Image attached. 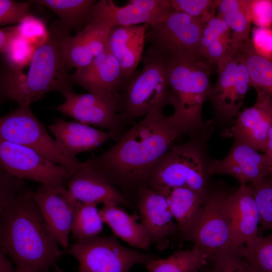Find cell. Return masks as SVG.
<instances>
[{
  "instance_id": "6da1fadb",
  "label": "cell",
  "mask_w": 272,
  "mask_h": 272,
  "mask_svg": "<svg viewBox=\"0 0 272 272\" xmlns=\"http://www.w3.org/2000/svg\"><path fill=\"white\" fill-rule=\"evenodd\" d=\"M185 134L172 114L154 110L124 132L110 148L84 162L114 185L138 189L175 140Z\"/></svg>"
},
{
  "instance_id": "7a4b0ae2",
  "label": "cell",
  "mask_w": 272,
  "mask_h": 272,
  "mask_svg": "<svg viewBox=\"0 0 272 272\" xmlns=\"http://www.w3.org/2000/svg\"><path fill=\"white\" fill-rule=\"evenodd\" d=\"M32 191L0 212V250L12 259L17 272H48L62 253Z\"/></svg>"
},
{
  "instance_id": "3957f363",
  "label": "cell",
  "mask_w": 272,
  "mask_h": 272,
  "mask_svg": "<svg viewBox=\"0 0 272 272\" xmlns=\"http://www.w3.org/2000/svg\"><path fill=\"white\" fill-rule=\"evenodd\" d=\"M70 32L59 20L53 21L47 39L35 49L28 72L8 69L2 75L1 100H14L19 106H26L50 92L63 95L73 91L74 84L68 74L70 68L62 51L63 40Z\"/></svg>"
},
{
  "instance_id": "277c9868",
  "label": "cell",
  "mask_w": 272,
  "mask_h": 272,
  "mask_svg": "<svg viewBox=\"0 0 272 272\" xmlns=\"http://www.w3.org/2000/svg\"><path fill=\"white\" fill-rule=\"evenodd\" d=\"M171 105L176 121L193 138L207 132L201 117L211 89L213 66L201 55H166Z\"/></svg>"
},
{
  "instance_id": "5b68a950",
  "label": "cell",
  "mask_w": 272,
  "mask_h": 272,
  "mask_svg": "<svg viewBox=\"0 0 272 272\" xmlns=\"http://www.w3.org/2000/svg\"><path fill=\"white\" fill-rule=\"evenodd\" d=\"M143 59L141 72L124 82L116 97L122 126L171 104L167 56L149 47Z\"/></svg>"
},
{
  "instance_id": "8992f818",
  "label": "cell",
  "mask_w": 272,
  "mask_h": 272,
  "mask_svg": "<svg viewBox=\"0 0 272 272\" xmlns=\"http://www.w3.org/2000/svg\"><path fill=\"white\" fill-rule=\"evenodd\" d=\"M207 167L198 145H173L155 165L144 184L157 189L188 187L207 195Z\"/></svg>"
},
{
  "instance_id": "52a82bcc",
  "label": "cell",
  "mask_w": 272,
  "mask_h": 272,
  "mask_svg": "<svg viewBox=\"0 0 272 272\" xmlns=\"http://www.w3.org/2000/svg\"><path fill=\"white\" fill-rule=\"evenodd\" d=\"M0 138L31 149L44 158L73 173L84 162L67 157L56 140L32 112L30 106L18 108L0 118Z\"/></svg>"
},
{
  "instance_id": "ba28073f",
  "label": "cell",
  "mask_w": 272,
  "mask_h": 272,
  "mask_svg": "<svg viewBox=\"0 0 272 272\" xmlns=\"http://www.w3.org/2000/svg\"><path fill=\"white\" fill-rule=\"evenodd\" d=\"M67 252L78 260L79 272H129L134 265L157 258L124 246L113 236L99 235L77 240Z\"/></svg>"
},
{
  "instance_id": "9c48e42d",
  "label": "cell",
  "mask_w": 272,
  "mask_h": 272,
  "mask_svg": "<svg viewBox=\"0 0 272 272\" xmlns=\"http://www.w3.org/2000/svg\"><path fill=\"white\" fill-rule=\"evenodd\" d=\"M225 194L209 191L200 219L186 239L203 251L210 262L236 254L231 225L224 206Z\"/></svg>"
},
{
  "instance_id": "30bf717a",
  "label": "cell",
  "mask_w": 272,
  "mask_h": 272,
  "mask_svg": "<svg viewBox=\"0 0 272 272\" xmlns=\"http://www.w3.org/2000/svg\"><path fill=\"white\" fill-rule=\"evenodd\" d=\"M205 24L173 10L161 22L148 25L146 41L150 47L166 55H201L200 42Z\"/></svg>"
},
{
  "instance_id": "8fae6325",
  "label": "cell",
  "mask_w": 272,
  "mask_h": 272,
  "mask_svg": "<svg viewBox=\"0 0 272 272\" xmlns=\"http://www.w3.org/2000/svg\"><path fill=\"white\" fill-rule=\"evenodd\" d=\"M1 169L41 185L67 188L73 173L27 147L0 138Z\"/></svg>"
},
{
  "instance_id": "7c38bea8",
  "label": "cell",
  "mask_w": 272,
  "mask_h": 272,
  "mask_svg": "<svg viewBox=\"0 0 272 272\" xmlns=\"http://www.w3.org/2000/svg\"><path fill=\"white\" fill-rule=\"evenodd\" d=\"M217 67V81L212 87L208 99L220 117L234 119L240 111L250 87L246 65L236 49L230 50Z\"/></svg>"
},
{
  "instance_id": "4fadbf2b",
  "label": "cell",
  "mask_w": 272,
  "mask_h": 272,
  "mask_svg": "<svg viewBox=\"0 0 272 272\" xmlns=\"http://www.w3.org/2000/svg\"><path fill=\"white\" fill-rule=\"evenodd\" d=\"M64 102L54 109L78 122L93 125L115 133L123 134L118 114L117 98L92 93L77 94L73 91L63 95Z\"/></svg>"
},
{
  "instance_id": "5bb4252c",
  "label": "cell",
  "mask_w": 272,
  "mask_h": 272,
  "mask_svg": "<svg viewBox=\"0 0 272 272\" xmlns=\"http://www.w3.org/2000/svg\"><path fill=\"white\" fill-rule=\"evenodd\" d=\"M141 223L151 243L163 250L169 245V238L179 231L170 210L166 195L146 184L137 189Z\"/></svg>"
},
{
  "instance_id": "9a60e30c",
  "label": "cell",
  "mask_w": 272,
  "mask_h": 272,
  "mask_svg": "<svg viewBox=\"0 0 272 272\" xmlns=\"http://www.w3.org/2000/svg\"><path fill=\"white\" fill-rule=\"evenodd\" d=\"M242 142L235 140L228 154L221 160L211 161L207 167L209 177L226 174L241 184L254 183L271 176L267 158L264 154Z\"/></svg>"
},
{
  "instance_id": "2e32d148",
  "label": "cell",
  "mask_w": 272,
  "mask_h": 272,
  "mask_svg": "<svg viewBox=\"0 0 272 272\" xmlns=\"http://www.w3.org/2000/svg\"><path fill=\"white\" fill-rule=\"evenodd\" d=\"M32 195L59 245L67 248L77 200L62 186L40 185Z\"/></svg>"
},
{
  "instance_id": "e0dca14e",
  "label": "cell",
  "mask_w": 272,
  "mask_h": 272,
  "mask_svg": "<svg viewBox=\"0 0 272 272\" xmlns=\"http://www.w3.org/2000/svg\"><path fill=\"white\" fill-rule=\"evenodd\" d=\"M224 203L231 225L234 247L237 251L258 236V209L251 187L247 184L240 185L233 193H225Z\"/></svg>"
},
{
  "instance_id": "ac0fdd59",
  "label": "cell",
  "mask_w": 272,
  "mask_h": 272,
  "mask_svg": "<svg viewBox=\"0 0 272 272\" xmlns=\"http://www.w3.org/2000/svg\"><path fill=\"white\" fill-rule=\"evenodd\" d=\"M70 77L89 93L110 98L117 97L124 82L121 66L108 49Z\"/></svg>"
},
{
  "instance_id": "d6986e66",
  "label": "cell",
  "mask_w": 272,
  "mask_h": 272,
  "mask_svg": "<svg viewBox=\"0 0 272 272\" xmlns=\"http://www.w3.org/2000/svg\"><path fill=\"white\" fill-rule=\"evenodd\" d=\"M84 165L72 174L67 189L73 196L82 203L129 206L125 196L100 172Z\"/></svg>"
},
{
  "instance_id": "ffe728a7",
  "label": "cell",
  "mask_w": 272,
  "mask_h": 272,
  "mask_svg": "<svg viewBox=\"0 0 272 272\" xmlns=\"http://www.w3.org/2000/svg\"><path fill=\"white\" fill-rule=\"evenodd\" d=\"M271 126L272 105L256 100L253 106L240 111L232 125L223 131V135L264 153Z\"/></svg>"
},
{
  "instance_id": "44dd1931",
  "label": "cell",
  "mask_w": 272,
  "mask_h": 272,
  "mask_svg": "<svg viewBox=\"0 0 272 272\" xmlns=\"http://www.w3.org/2000/svg\"><path fill=\"white\" fill-rule=\"evenodd\" d=\"M63 153L70 158L77 160V155L100 146L118 136L80 122L58 119L48 126Z\"/></svg>"
},
{
  "instance_id": "7402d4cb",
  "label": "cell",
  "mask_w": 272,
  "mask_h": 272,
  "mask_svg": "<svg viewBox=\"0 0 272 272\" xmlns=\"http://www.w3.org/2000/svg\"><path fill=\"white\" fill-rule=\"evenodd\" d=\"M148 25L115 26L109 32L108 49L119 62L124 82L134 76L142 58Z\"/></svg>"
},
{
  "instance_id": "603a6c76",
  "label": "cell",
  "mask_w": 272,
  "mask_h": 272,
  "mask_svg": "<svg viewBox=\"0 0 272 272\" xmlns=\"http://www.w3.org/2000/svg\"><path fill=\"white\" fill-rule=\"evenodd\" d=\"M167 16L152 13L140 5L136 0H130L123 7L116 5L111 0H101L94 5L88 22L102 23L111 28L143 24L153 25L164 20Z\"/></svg>"
},
{
  "instance_id": "cb8c5ba5",
  "label": "cell",
  "mask_w": 272,
  "mask_h": 272,
  "mask_svg": "<svg viewBox=\"0 0 272 272\" xmlns=\"http://www.w3.org/2000/svg\"><path fill=\"white\" fill-rule=\"evenodd\" d=\"M157 190L166 195L179 231L186 240L200 219L208 194L200 193L188 187Z\"/></svg>"
},
{
  "instance_id": "d4e9b609",
  "label": "cell",
  "mask_w": 272,
  "mask_h": 272,
  "mask_svg": "<svg viewBox=\"0 0 272 272\" xmlns=\"http://www.w3.org/2000/svg\"><path fill=\"white\" fill-rule=\"evenodd\" d=\"M100 212L104 222L116 236L135 248H149L150 237L142 223L137 222L138 216L129 215L114 204L104 205Z\"/></svg>"
},
{
  "instance_id": "484cf974",
  "label": "cell",
  "mask_w": 272,
  "mask_h": 272,
  "mask_svg": "<svg viewBox=\"0 0 272 272\" xmlns=\"http://www.w3.org/2000/svg\"><path fill=\"white\" fill-rule=\"evenodd\" d=\"M237 49L246 65L250 86L257 93L256 100L272 105V61L255 51L250 38L241 43Z\"/></svg>"
},
{
  "instance_id": "4316f807",
  "label": "cell",
  "mask_w": 272,
  "mask_h": 272,
  "mask_svg": "<svg viewBox=\"0 0 272 272\" xmlns=\"http://www.w3.org/2000/svg\"><path fill=\"white\" fill-rule=\"evenodd\" d=\"M252 0H222L218 7L219 17L229 26L232 33L231 50H236L250 38L252 22Z\"/></svg>"
},
{
  "instance_id": "83f0119b",
  "label": "cell",
  "mask_w": 272,
  "mask_h": 272,
  "mask_svg": "<svg viewBox=\"0 0 272 272\" xmlns=\"http://www.w3.org/2000/svg\"><path fill=\"white\" fill-rule=\"evenodd\" d=\"M232 33L226 22L218 16L204 26L200 42V55L213 66L231 50Z\"/></svg>"
},
{
  "instance_id": "f1b7e54d",
  "label": "cell",
  "mask_w": 272,
  "mask_h": 272,
  "mask_svg": "<svg viewBox=\"0 0 272 272\" xmlns=\"http://www.w3.org/2000/svg\"><path fill=\"white\" fill-rule=\"evenodd\" d=\"M208 261V255L193 246L190 250L176 251L166 258H157L145 265L148 272H198Z\"/></svg>"
},
{
  "instance_id": "f546056e",
  "label": "cell",
  "mask_w": 272,
  "mask_h": 272,
  "mask_svg": "<svg viewBox=\"0 0 272 272\" xmlns=\"http://www.w3.org/2000/svg\"><path fill=\"white\" fill-rule=\"evenodd\" d=\"M33 2L51 10L58 17L61 24L71 31L87 24L97 1L37 0Z\"/></svg>"
},
{
  "instance_id": "4dcf8cb0",
  "label": "cell",
  "mask_w": 272,
  "mask_h": 272,
  "mask_svg": "<svg viewBox=\"0 0 272 272\" xmlns=\"http://www.w3.org/2000/svg\"><path fill=\"white\" fill-rule=\"evenodd\" d=\"M96 204L77 201L73 214L71 232L77 240L99 235L104 223Z\"/></svg>"
},
{
  "instance_id": "1f68e13d",
  "label": "cell",
  "mask_w": 272,
  "mask_h": 272,
  "mask_svg": "<svg viewBox=\"0 0 272 272\" xmlns=\"http://www.w3.org/2000/svg\"><path fill=\"white\" fill-rule=\"evenodd\" d=\"M244 245L236 254L244 257L255 272H272V234L257 236Z\"/></svg>"
},
{
  "instance_id": "d6a6232c",
  "label": "cell",
  "mask_w": 272,
  "mask_h": 272,
  "mask_svg": "<svg viewBox=\"0 0 272 272\" xmlns=\"http://www.w3.org/2000/svg\"><path fill=\"white\" fill-rule=\"evenodd\" d=\"M62 51L65 61L71 69L77 70L87 67L93 61L94 57L89 47L79 32L72 36L70 34L64 38Z\"/></svg>"
},
{
  "instance_id": "836d02e7",
  "label": "cell",
  "mask_w": 272,
  "mask_h": 272,
  "mask_svg": "<svg viewBox=\"0 0 272 272\" xmlns=\"http://www.w3.org/2000/svg\"><path fill=\"white\" fill-rule=\"evenodd\" d=\"M260 216L259 230L272 231V176L250 183Z\"/></svg>"
},
{
  "instance_id": "e575fe53",
  "label": "cell",
  "mask_w": 272,
  "mask_h": 272,
  "mask_svg": "<svg viewBox=\"0 0 272 272\" xmlns=\"http://www.w3.org/2000/svg\"><path fill=\"white\" fill-rule=\"evenodd\" d=\"M174 11L181 12L206 24L215 17L220 1L213 0H169Z\"/></svg>"
},
{
  "instance_id": "d590c367",
  "label": "cell",
  "mask_w": 272,
  "mask_h": 272,
  "mask_svg": "<svg viewBox=\"0 0 272 272\" xmlns=\"http://www.w3.org/2000/svg\"><path fill=\"white\" fill-rule=\"evenodd\" d=\"M36 48L18 35L4 53L8 69L21 71L29 65Z\"/></svg>"
},
{
  "instance_id": "8d00e7d4",
  "label": "cell",
  "mask_w": 272,
  "mask_h": 272,
  "mask_svg": "<svg viewBox=\"0 0 272 272\" xmlns=\"http://www.w3.org/2000/svg\"><path fill=\"white\" fill-rule=\"evenodd\" d=\"M111 28L102 23L88 22L79 32L94 57L108 49V38Z\"/></svg>"
},
{
  "instance_id": "74e56055",
  "label": "cell",
  "mask_w": 272,
  "mask_h": 272,
  "mask_svg": "<svg viewBox=\"0 0 272 272\" xmlns=\"http://www.w3.org/2000/svg\"><path fill=\"white\" fill-rule=\"evenodd\" d=\"M28 189L24 179L1 169L0 212L8 207Z\"/></svg>"
},
{
  "instance_id": "f35d334b",
  "label": "cell",
  "mask_w": 272,
  "mask_h": 272,
  "mask_svg": "<svg viewBox=\"0 0 272 272\" xmlns=\"http://www.w3.org/2000/svg\"><path fill=\"white\" fill-rule=\"evenodd\" d=\"M17 26L19 35L36 48L48 37V30L44 22L32 14L27 16Z\"/></svg>"
},
{
  "instance_id": "ab89813d",
  "label": "cell",
  "mask_w": 272,
  "mask_h": 272,
  "mask_svg": "<svg viewBox=\"0 0 272 272\" xmlns=\"http://www.w3.org/2000/svg\"><path fill=\"white\" fill-rule=\"evenodd\" d=\"M33 1L19 3L12 0H0V25L19 24L31 15L30 6Z\"/></svg>"
},
{
  "instance_id": "60d3db41",
  "label": "cell",
  "mask_w": 272,
  "mask_h": 272,
  "mask_svg": "<svg viewBox=\"0 0 272 272\" xmlns=\"http://www.w3.org/2000/svg\"><path fill=\"white\" fill-rule=\"evenodd\" d=\"M209 272H255L243 257L232 254L210 262Z\"/></svg>"
},
{
  "instance_id": "b9f144b4",
  "label": "cell",
  "mask_w": 272,
  "mask_h": 272,
  "mask_svg": "<svg viewBox=\"0 0 272 272\" xmlns=\"http://www.w3.org/2000/svg\"><path fill=\"white\" fill-rule=\"evenodd\" d=\"M251 41L255 51L264 58L272 61V27H255Z\"/></svg>"
},
{
  "instance_id": "7bdbcfd3",
  "label": "cell",
  "mask_w": 272,
  "mask_h": 272,
  "mask_svg": "<svg viewBox=\"0 0 272 272\" xmlns=\"http://www.w3.org/2000/svg\"><path fill=\"white\" fill-rule=\"evenodd\" d=\"M251 12L257 27H272V0H252Z\"/></svg>"
},
{
  "instance_id": "ee69618b",
  "label": "cell",
  "mask_w": 272,
  "mask_h": 272,
  "mask_svg": "<svg viewBox=\"0 0 272 272\" xmlns=\"http://www.w3.org/2000/svg\"><path fill=\"white\" fill-rule=\"evenodd\" d=\"M19 35L18 26L2 27L0 29V51L4 54L12 40Z\"/></svg>"
},
{
  "instance_id": "f6af8a7d",
  "label": "cell",
  "mask_w": 272,
  "mask_h": 272,
  "mask_svg": "<svg viewBox=\"0 0 272 272\" xmlns=\"http://www.w3.org/2000/svg\"><path fill=\"white\" fill-rule=\"evenodd\" d=\"M0 272H17L7 255L0 250Z\"/></svg>"
},
{
  "instance_id": "bcb514c9",
  "label": "cell",
  "mask_w": 272,
  "mask_h": 272,
  "mask_svg": "<svg viewBox=\"0 0 272 272\" xmlns=\"http://www.w3.org/2000/svg\"><path fill=\"white\" fill-rule=\"evenodd\" d=\"M264 154L267 158L272 176V126L269 131L266 147Z\"/></svg>"
},
{
  "instance_id": "7dc6e473",
  "label": "cell",
  "mask_w": 272,
  "mask_h": 272,
  "mask_svg": "<svg viewBox=\"0 0 272 272\" xmlns=\"http://www.w3.org/2000/svg\"><path fill=\"white\" fill-rule=\"evenodd\" d=\"M209 267L207 265H206L205 266L202 268L200 270H199L198 272H209Z\"/></svg>"
},
{
  "instance_id": "c3c4849f",
  "label": "cell",
  "mask_w": 272,
  "mask_h": 272,
  "mask_svg": "<svg viewBox=\"0 0 272 272\" xmlns=\"http://www.w3.org/2000/svg\"><path fill=\"white\" fill-rule=\"evenodd\" d=\"M54 272H63L61 269H59L58 267H56L55 270Z\"/></svg>"
}]
</instances>
